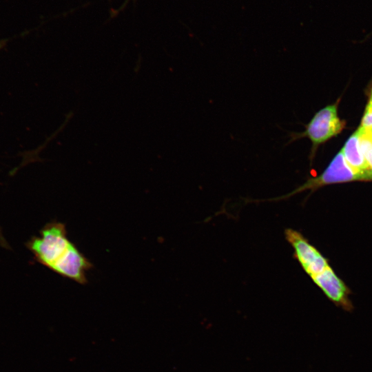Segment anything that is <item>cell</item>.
Wrapping results in <instances>:
<instances>
[{"instance_id":"cell-7","label":"cell","mask_w":372,"mask_h":372,"mask_svg":"<svg viewBox=\"0 0 372 372\" xmlns=\"http://www.w3.org/2000/svg\"><path fill=\"white\" fill-rule=\"evenodd\" d=\"M360 132V146L361 151L372 169V136L369 129L361 127L358 128Z\"/></svg>"},{"instance_id":"cell-1","label":"cell","mask_w":372,"mask_h":372,"mask_svg":"<svg viewBox=\"0 0 372 372\" xmlns=\"http://www.w3.org/2000/svg\"><path fill=\"white\" fill-rule=\"evenodd\" d=\"M36 260L62 277L81 285L87 283V273L93 268L90 260L68 237L65 225L47 223L28 243Z\"/></svg>"},{"instance_id":"cell-8","label":"cell","mask_w":372,"mask_h":372,"mask_svg":"<svg viewBox=\"0 0 372 372\" xmlns=\"http://www.w3.org/2000/svg\"><path fill=\"white\" fill-rule=\"evenodd\" d=\"M360 127L364 129L372 128V87L369 92V97L362 116Z\"/></svg>"},{"instance_id":"cell-5","label":"cell","mask_w":372,"mask_h":372,"mask_svg":"<svg viewBox=\"0 0 372 372\" xmlns=\"http://www.w3.org/2000/svg\"><path fill=\"white\" fill-rule=\"evenodd\" d=\"M311 278L336 306L347 311L353 310L349 289L329 265L323 271Z\"/></svg>"},{"instance_id":"cell-2","label":"cell","mask_w":372,"mask_h":372,"mask_svg":"<svg viewBox=\"0 0 372 372\" xmlns=\"http://www.w3.org/2000/svg\"><path fill=\"white\" fill-rule=\"evenodd\" d=\"M338 102L327 105L315 114L301 132H290L288 143L307 138L311 142L309 158L313 160L318 147L340 134L345 127V121L338 115Z\"/></svg>"},{"instance_id":"cell-3","label":"cell","mask_w":372,"mask_h":372,"mask_svg":"<svg viewBox=\"0 0 372 372\" xmlns=\"http://www.w3.org/2000/svg\"><path fill=\"white\" fill-rule=\"evenodd\" d=\"M353 180H364V178L355 172L347 163L342 152H338L327 169L319 176L309 178L302 185L291 192L279 197L270 198L269 201L285 200L304 191L313 192L317 189L330 184L345 183Z\"/></svg>"},{"instance_id":"cell-6","label":"cell","mask_w":372,"mask_h":372,"mask_svg":"<svg viewBox=\"0 0 372 372\" xmlns=\"http://www.w3.org/2000/svg\"><path fill=\"white\" fill-rule=\"evenodd\" d=\"M349 165L365 181L372 180V169L366 161L360 146L359 130L355 132L347 141L341 150Z\"/></svg>"},{"instance_id":"cell-4","label":"cell","mask_w":372,"mask_h":372,"mask_svg":"<svg viewBox=\"0 0 372 372\" xmlns=\"http://www.w3.org/2000/svg\"><path fill=\"white\" fill-rule=\"evenodd\" d=\"M285 236L294 251V256L304 271L312 277L323 271L327 260L299 231L286 229Z\"/></svg>"}]
</instances>
